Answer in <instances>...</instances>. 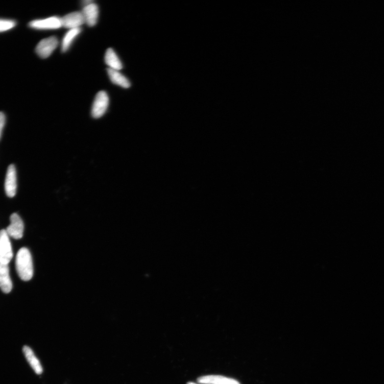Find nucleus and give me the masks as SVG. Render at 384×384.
<instances>
[{
  "label": "nucleus",
  "instance_id": "obj_1",
  "mask_svg": "<svg viewBox=\"0 0 384 384\" xmlns=\"http://www.w3.org/2000/svg\"><path fill=\"white\" fill-rule=\"evenodd\" d=\"M16 268L19 278L24 281H30L33 276V266L31 254L29 250L21 248L18 252L16 258Z\"/></svg>",
  "mask_w": 384,
  "mask_h": 384
},
{
  "label": "nucleus",
  "instance_id": "obj_2",
  "mask_svg": "<svg viewBox=\"0 0 384 384\" xmlns=\"http://www.w3.org/2000/svg\"><path fill=\"white\" fill-rule=\"evenodd\" d=\"M13 257L9 235L6 230H2L0 231V262L8 265Z\"/></svg>",
  "mask_w": 384,
  "mask_h": 384
},
{
  "label": "nucleus",
  "instance_id": "obj_3",
  "mask_svg": "<svg viewBox=\"0 0 384 384\" xmlns=\"http://www.w3.org/2000/svg\"><path fill=\"white\" fill-rule=\"evenodd\" d=\"M109 104V98L107 93L104 91H100L95 95L93 103L91 114L96 118L104 115Z\"/></svg>",
  "mask_w": 384,
  "mask_h": 384
},
{
  "label": "nucleus",
  "instance_id": "obj_4",
  "mask_svg": "<svg viewBox=\"0 0 384 384\" xmlns=\"http://www.w3.org/2000/svg\"><path fill=\"white\" fill-rule=\"evenodd\" d=\"M59 44L56 37H51L42 40L36 46L35 52L41 58L50 57Z\"/></svg>",
  "mask_w": 384,
  "mask_h": 384
},
{
  "label": "nucleus",
  "instance_id": "obj_5",
  "mask_svg": "<svg viewBox=\"0 0 384 384\" xmlns=\"http://www.w3.org/2000/svg\"><path fill=\"white\" fill-rule=\"evenodd\" d=\"M29 26L36 30H56L62 27L61 18L52 17L31 21Z\"/></svg>",
  "mask_w": 384,
  "mask_h": 384
},
{
  "label": "nucleus",
  "instance_id": "obj_6",
  "mask_svg": "<svg viewBox=\"0 0 384 384\" xmlns=\"http://www.w3.org/2000/svg\"><path fill=\"white\" fill-rule=\"evenodd\" d=\"M10 220V224L6 230L8 235L16 239L22 238L24 226L20 216L14 213L11 215Z\"/></svg>",
  "mask_w": 384,
  "mask_h": 384
},
{
  "label": "nucleus",
  "instance_id": "obj_7",
  "mask_svg": "<svg viewBox=\"0 0 384 384\" xmlns=\"http://www.w3.org/2000/svg\"><path fill=\"white\" fill-rule=\"evenodd\" d=\"M16 168L14 164H10L7 172L5 181V190L9 198H13L16 194L17 179Z\"/></svg>",
  "mask_w": 384,
  "mask_h": 384
},
{
  "label": "nucleus",
  "instance_id": "obj_8",
  "mask_svg": "<svg viewBox=\"0 0 384 384\" xmlns=\"http://www.w3.org/2000/svg\"><path fill=\"white\" fill-rule=\"evenodd\" d=\"M61 21L62 27L70 30L79 28L85 23L81 11L74 12L65 15L61 18Z\"/></svg>",
  "mask_w": 384,
  "mask_h": 384
},
{
  "label": "nucleus",
  "instance_id": "obj_9",
  "mask_svg": "<svg viewBox=\"0 0 384 384\" xmlns=\"http://www.w3.org/2000/svg\"><path fill=\"white\" fill-rule=\"evenodd\" d=\"M85 23L90 27H94L98 22L99 9L97 5L91 4L85 6L81 11Z\"/></svg>",
  "mask_w": 384,
  "mask_h": 384
},
{
  "label": "nucleus",
  "instance_id": "obj_10",
  "mask_svg": "<svg viewBox=\"0 0 384 384\" xmlns=\"http://www.w3.org/2000/svg\"><path fill=\"white\" fill-rule=\"evenodd\" d=\"M0 288L5 294L9 293L13 288V284L9 275V269L7 264L0 262Z\"/></svg>",
  "mask_w": 384,
  "mask_h": 384
},
{
  "label": "nucleus",
  "instance_id": "obj_11",
  "mask_svg": "<svg viewBox=\"0 0 384 384\" xmlns=\"http://www.w3.org/2000/svg\"><path fill=\"white\" fill-rule=\"evenodd\" d=\"M22 351L35 373L37 375H41L43 372L42 367L31 348L28 346H24L22 348Z\"/></svg>",
  "mask_w": 384,
  "mask_h": 384
},
{
  "label": "nucleus",
  "instance_id": "obj_12",
  "mask_svg": "<svg viewBox=\"0 0 384 384\" xmlns=\"http://www.w3.org/2000/svg\"><path fill=\"white\" fill-rule=\"evenodd\" d=\"M107 74L112 83L115 85L124 88H128L131 84L129 81L118 70H114L110 68H107Z\"/></svg>",
  "mask_w": 384,
  "mask_h": 384
},
{
  "label": "nucleus",
  "instance_id": "obj_13",
  "mask_svg": "<svg viewBox=\"0 0 384 384\" xmlns=\"http://www.w3.org/2000/svg\"><path fill=\"white\" fill-rule=\"evenodd\" d=\"M105 62L108 66L110 67V68L114 70H119L123 67L122 63L112 48H109L106 51Z\"/></svg>",
  "mask_w": 384,
  "mask_h": 384
},
{
  "label": "nucleus",
  "instance_id": "obj_14",
  "mask_svg": "<svg viewBox=\"0 0 384 384\" xmlns=\"http://www.w3.org/2000/svg\"><path fill=\"white\" fill-rule=\"evenodd\" d=\"M80 28L70 30L64 36L62 43V52L65 53L68 50L72 42L77 36L81 32Z\"/></svg>",
  "mask_w": 384,
  "mask_h": 384
},
{
  "label": "nucleus",
  "instance_id": "obj_15",
  "mask_svg": "<svg viewBox=\"0 0 384 384\" xmlns=\"http://www.w3.org/2000/svg\"><path fill=\"white\" fill-rule=\"evenodd\" d=\"M224 377V376L218 375L205 376L199 378L198 381L200 383L217 384Z\"/></svg>",
  "mask_w": 384,
  "mask_h": 384
},
{
  "label": "nucleus",
  "instance_id": "obj_16",
  "mask_svg": "<svg viewBox=\"0 0 384 384\" xmlns=\"http://www.w3.org/2000/svg\"><path fill=\"white\" fill-rule=\"evenodd\" d=\"M16 22L13 20L0 19V32L9 31L15 28Z\"/></svg>",
  "mask_w": 384,
  "mask_h": 384
},
{
  "label": "nucleus",
  "instance_id": "obj_17",
  "mask_svg": "<svg viewBox=\"0 0 384 384\" xmlns=\"http://www.w3.org/2000/svg\"><path fill=\"white\" fill-rule=\"evenodd\" d=\"M6 116L3 112H0V138H1L3 130L5 125Z\"/></svg>",
  "mask_w": 384,
  "mask_h": 384
},
{
  "label": "nucleus",
  "instance_id": "obj_18",
  "mask_svg": "<svg viewBox=\"0 0 384 384\" xmlns=\"http://www.w3.org/2000/svg\"><path fill=\"white\" fill-rule=\"evenodd\" d=\"M217 384H239V383L233 379L228 378L224 377L219 383Z\"/></svg>",
  "mask_w": 384,
  "mask_h": 384
},
{
  "label": "nucleus",
  "instance_id": "obj_19",
  "mask_svg": "<svg viewBox=\"0 0 384 384\" xmlns=\"http://www.w3.org/2000/svg\"><path fill=\"white\" fill-rule=\"evenodd\" d=\"M187 384H196V383H195L194 382H190L187 383Z\"/></svg>",
  "mask_w": 384,
  "mask_h": 384
}]
</instances>
